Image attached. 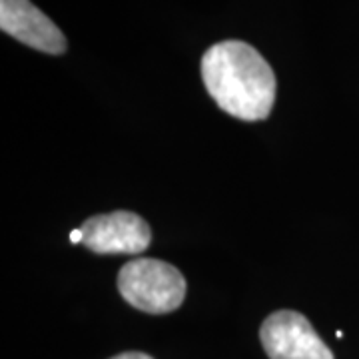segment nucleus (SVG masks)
Here are the masks:
<instances>
[{
	"mask_svg": "<svg viewBox=\"0 0 359 359\" xmlns=\"http://www.w3.org/2000/svg\"><path fill=\"white\" fill-rule=\"evenodd\" d=\"M208 94L226 114L245 122L266 120L276 102V74L259 52L242 40H226L202 58Z\"/></svg>",
	"mask_w": 359,
	"mask_h": 359,
	"instance_id": "1",
	"label": "nucleus"
},
{
	"mask_svg": "<svg viewBox=\"0 0 359 359\" xmlns=\"http://www.w3.org/2000/svg\"><path fill=\"white\" fill-rule=\"evenodd\" d=\"M118 290L132 308L160 316L182 306L186 280L182 271L168 262L138 257L120 269Z\"/></svg>",
	"mask_w": 359,
	"mask_h": 359,
	"instance_id": "2",
	"label": "nucleus"
},
{
	"mask_svg": "<svg viewBox=\"0 0 359 359\" xmlns=\"http://www.w3.org/2000/svg\"><path fill=\"white\" fill-rule=\"evenodd\" d=\"M259 339L269 359H334L306 316L292 309L271 313L259 327Z\"/></svg>",
	"mask_w": 359,
	"mask_h": 359,
	"instance_id": "3",
	"label": "nucleus"
},
{
	"mask_svg": "<svg viewBox=\"0 0 359 359\" xmlns=\"http://www.w3.org/2000/svg\"><path fill=\"white\" fill-rule=\"evenodd\" d=\"M80 230L84 233L82 244L94 254H130L136 256L148 250L152 230L148 222L126 210L88 218Z\"/></svg>",
	"mask_w": 359,
	"mask_h": 359,
	"instance_id": "4",
	"label": "nucleus"
},
{
	"mask_svg": "<svg viewBox=\"0 0 359 359\" xmlns=\"http://www.w3.org/2000/svg\"><path fill=\"white\" fill-rule=\"evenodd\" d=\"M0 28L34 50L66 52V39L60 28L30 0H0Z\"/></svg>",
	"mask_w": 359,
	"mask_h": 359,
	"instance_id": "5",
	"label": "nucleus"
},
{
	"mask_svg": "<svg viewBox=\"0 0 359 359\" xmlns=\"http://www.w3.org/2000/svg\"><path fill=\"white\" fill-rule=\"evenodd\" d=\"M110 359H152L148 353H142V351H126V353H120Z\"/></svg>",
	"mask_w": 359,
	"mask_h": 359,
	"instance_id": "6",
	"label": "nucleus"
},
{
	"mask_svg": "<svg viewBox=\"0 0 359 359\" xmlns=\"http://www.w3.org/2000/svg\"><path fill=\"white\" fill-rule=\"evenodd\" d=\"M82 238H84V233H82L80 228H76L74 231H70V242H72V244H82Z\"/></svg>",
	"mask_w": 359,
	"mask_h": 359,
	"instance_id": "7",
	"label": "nucleus"
}]
</instances>
